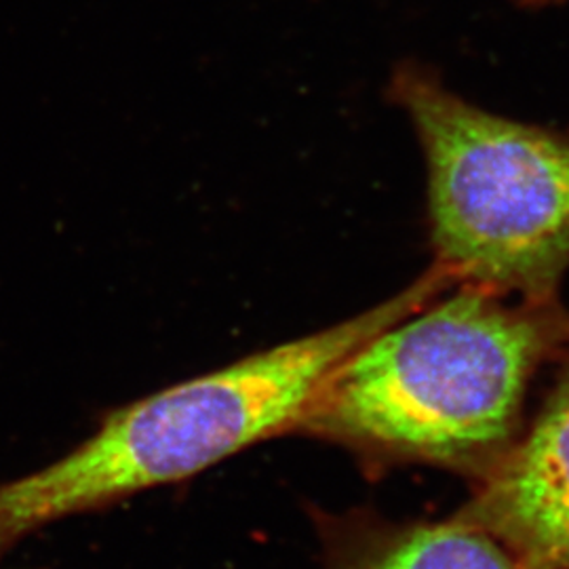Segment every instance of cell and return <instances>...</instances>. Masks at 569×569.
Returning a JSON list of instances; mask_svg holds the SVG:
<instances>
[{"label": "cell", "instance_id": "obj_1", "mask_svg": "<svg viewBox=\"0 0 569 569\" xmlns=\"http://www.w3.org/2000/svg\"><path fill=\"white\" fill-rule=\"evenodd\" d=\"M430 302L357 346L291 432L373 465L425 462L483 477L519 437L536 371L568 350L569 312L557 300L509 305L475 284Z\"/></svg>", "mask_w": 569, "mask_h": 569}, {"label": "cell", "instance_id": "obj_4", "mask_svg": "<svg viewBox=\"0 0 569 569\" xmlns=\"http://www.w3.org/2000/svg\"><path fill=\"white\" fill-rule=\"evenodd\" d=\"M458 517L486 529L529 569H569V348L528 432L479 477Z\"/></svg>", "mask_w": 569, "mask_h": 569}, {"label": "cell", "instance_id": "obj_2", "mask_svg": "<svg viewBox=\"0 0 569 569\" xmlns=\"http://www.w3.org/2000/svg\"><path fill=\"white\" fill-rule=\"evenodd\" d=\"M443 268L382 305L232 366L164 388L103 418L51 465L0 483V563L32 533L197 477L291 432L329 373L380 329L453 287Z\"/></svg>", "mask_w": 569, "mask_h": 569}, {"label": "cell", "instance_id": "obj_6", "mask_svg": "<svg viewBox=\"0 0 569 569\" xmlns=\"http://www.w3.org/2000/svg\"><path fill=\"white\" fill-rule=\"evenodd\" d=\"M528 2H531V4H547V2H559V0H528Z\"/></svg>", "mask_w": 569, "mask_h": 569}, {"label": "cell", "instance_id": "obj_5", "mask_svg": "<svg viewBox=\"0 0 569 569\" xmlns=\"http://www.w3.org/2000/svg\"><path fill=\"white\" fill-rule=\"evenodd\" d=\"M319 569H529L500 540L462 517L390 521L376 510H310Z\"/></svg>", "mask_w": 569, "mask_h": 569}, {"label": "cell", "instance_id": "obj_3", "mask_svg": "<svg viewBox=\"0 0 569 569\" xmlns=\"http://www.w3.org/2000/svg\"><path fill=\"white\" fill-rule=\"evenodd\" d=\"M390 89L425 150L435 264L456 284L557 300L569 268V138L489 114L416 66Z\"/></svg>", "mask_w": 569, "mask_h": 569}]
</instances>
